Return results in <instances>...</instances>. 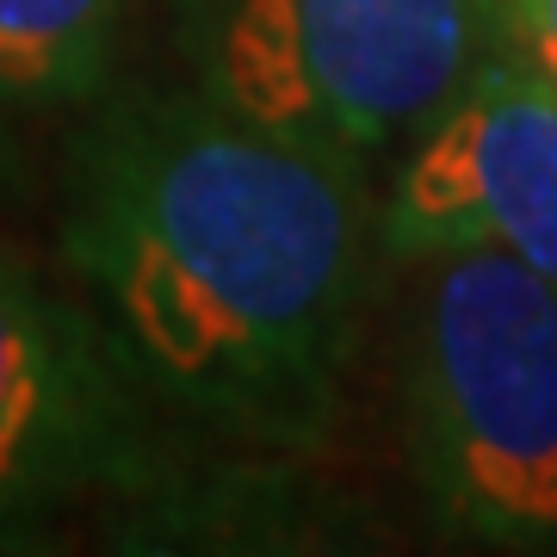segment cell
I'll list each match as a JSON object with an SVG mask.
<instances>
[{
    "label": "cell",
    "instance_id": "obj_7",
    "mask_svg": "<svg viewBox=\"0 0 557 557\" xmlns=\"http://www.w3.org/2000/svg\"><path fill=\"white\" fill-rule=\"evenodd\" d=\"M496 20L508 44L557 87V0H496Z\"/></svg>",
    "mask_w": 557,
    "mask_h": 557
},
{
    "label": "cell",
    "instance_id": "obj_5",
    "mask_svg": "<svg viewBox=\"0 0 557 557\" xmlns=\"http://www.w3.org/2000/svg\"><path fill=\"white\" fill-rule=\"evenodd\" d=\"M379 242L397 260L496 248L557 292V87L508 38L416 137Z\"/></svg>",
    "mask_w": 557,
    "mask_h": 557
},
{
    "label": "cell",
    "instance_id": "obj_1",
    "mask_svg": "<svg viewBox=\"0 0 557 557\" xmlns=\"http://www.w3.org/2000/svg\"><path fill=\"white\" fill-rule=\"evenodd\" d=\"M372 236L366 161L211 87L119 100L62 211V260L143 384L267 446H310L335 421Z\"/></svg>",
    "mask_w": 557,
    "mask_h": 557
},
{
    "label": "cell",
    "instance_id": "obj_2",
    "mask_svg": "<svg viewBox=\"0 0 557 557\" xmlns=\"http://www.w3.org/2000/svg\"><path fill=\"white\" fill-rule=\"evenodd\" d=\"M421 267L403 354L421 496L483 552H557V292L496 248Z\"/></svg>",
    "mask_w": 557,
    "mask_h": 557
},
{
    "label": "cell",
    "instance_id": "obj_4",
    "mask_svg": "<svg viewBox=\"0 0 557 557\" xmlns=\"http://www.w3.org/2000/svg\"><path fill=\"white\" fill-rule=\"evenodd\" d=\"M149 397L112 329L0 248V527L156 490Z\"/></svg>",
    "mask_w": 557,
    "mask_h": 557
},
{
    "label": "cell",
    "instance_id": "obj_6",
    "mask_svg": "<svg viewBox=\"0 0 557 557\" xmlns=\"http://www.w3.org/2000/svg\"><path fill=\"white\" fill-rule=\"evenodd\" d=\"M124 0H0V106L69 112L106 94Z\"/></svg>",
    "mask_w": 557,
    "mask_h": 557
},
{
    "label": "cell",
    "instance_id": "obj_3",
    "mask_svg": "<svg viewBox=\"0 0 557 557\" xmlns=\"http://www.w3.org/2000/svg\"><path fill=\"white\" fill-rule=\"evenodd\" d=\"M502 38L496 0H230L205 87L273 131L372 161L446 119Z\"/></svg>",
    "mask_w": 557,
    "mask_h": 557
}]
</instances>
